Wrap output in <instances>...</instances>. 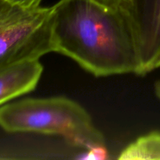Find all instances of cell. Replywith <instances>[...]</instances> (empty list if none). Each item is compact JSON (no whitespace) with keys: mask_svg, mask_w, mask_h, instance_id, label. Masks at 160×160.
I'll list each match as a JSON object with an SVG mask.
<instances>
[{"mask_svg":"<svg viewBox=\"0 0 160 160\" xmlns=\"http://www.w3.org/2000/svg\"><path fill=\"white\" fill-rule=\"evenodd\" d=\"M54 52L95 77L135 73L141 59L128 8L99 0H59L52 6Z\"/></svg>","mask_w":160,"mask_h":160,"instance_id":"cell-1","label":"cell"},{"mask_svg":"<svg viewBox=\"0 0 160 160\" xmlns=\"http://www.w3.org/2000/svg\"><path fill=\"white\" fill-rule=\"evenodd\" d=\"M0 128L8 133L60 136L87 150L106 149V141L83 106L66 97L23 98L0 106Z\"/></svg>","mask_w":160,"mask_h":160,"instance_id":"cell-2","label":"cell"},{"mask_svg":"<svg viewBox=\"0 0 160 160\" xmlns=\"http://www.w3.org/2000/svg\"><path fill=\"white\" fill-rule=\"evenodd\" d=\"M52 6L23 7L0 0V65L54 52Z\"/></svg>","mask_w":160,"mask_h":160,"instance_id":"cell-3","label":"cell"},{"mask_svg":"<svg viewBox=\"0 0 160 160\" xmlns=\"http://www.w3.org/2000/svg\"><path fill=\"white\" fill-rule=\"evenodd\" d=\"M128 9L140 55V75H145L152 71L160 54V0H132Z\"/></svg>","mask_w":160,"mask_h":160,"instance_id":"cell-4","label":"cell"},{"mask_svg":"<svg viewBox=\"0 0 160 160\" xmlns=\"http://www.w3.org/2000/svg\"><path fill=\"white\" fill-rule=\"evenodd\" d=\"M42 72L39 59L0 65V106L34 90Z\"/></svg>","mask_w":160,"mask_h":160,"instance_id":"cell-5","label":"cell"},{"mask_svg":"<svg viewBox=\"0 0 160 160\" xmlns=\"http://www.w3.org/2000/svg\"><path fill=\"white\" fill-rule=\"evenodd\" d=\"M119 159H160V131L142 135L130 143L120 152Z\"/></svg>","mask_w":160,"mask_h":160,"instance_id":"cell-6","label":"cell"},{"mask_svg":"<svg viewBox=\"0 0 160 160\" xmlns=\"http://www.w3.org/2000/svg\"><path fill=\"white\" fill-rule=\"evenodd\" d=\"M14 4L23 6V7H35L41 6L43 0H9Z\"/></svg>","mask_w":160,"mask_h":160,"instance_id":"cell-7","label":"cell"},{"mask_svg":"<svg viewBox=\"0 0 160 160\" xmlns=\"http://www.w3.org/2000/svg\"><path fill=\"white\" fill-rule=\"evenodd\" d=\"M102 2L107 3L109 5L116 6H123V7L128 8L132 0H99Z\"/></svg>","mask_w":160,"mask_h":160,"instance_id":"cell-8","label":"cell"},{"mask_svg":"<svg viewBox=\"0 0 160 160\" xmlns=\"http://www.w3.org/2000/svg\"><path fill=\"white\" fill-rule=\"evenodd\" d=\"M155 93H156L157 98L160 100V80L156 81L155 84Z\"/></svg>","mask_w":160,"mask_h":160,"instance_id":"cell-9","label":"cell"},{"mask_svg":"<svg viewBox=\"0 0 160 160\" xmlns=\"http://www.w3.org/2000/svg\"><path fill=\"white\" fill-rule=\"evenodd\" d=\"M158 68H160V54L157 57V59H156V61H155L154 64H153L152 70H156V69H158Z\"/></svg>","mask_w":160,"mask_h":160,"instance_id":"cell-10","label":"cell"}]
</instances>
